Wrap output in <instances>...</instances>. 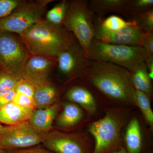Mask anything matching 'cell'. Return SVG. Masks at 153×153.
Here are the masks:
<instances>
[{
  "mask_svg": "<svg viewBox=\"0 0 153 153\" xmlns=\"http://www.w3.org/2000/svg\"><path fill=\"white\" fill-rule=\"evenodd\" d=\"M135 93L137 106L139 108L145 120L152 128H153V112L149 97L146 94L139 91L135 90Z\"/></svg>",
  "mask_w": 153,
  "mask_h": 153,
  "instance_id": "cb8c5ba5",
  "label": "cell"
},
{
  "mask_svg": "<svg viewBox=\"0 0 153 153\" xmlns=\"http://www.w3.org/2000/svg\"><path fill=\"white\" fill-rule=\"evenodd\" d=\"M41 143L54 153H92L89 143L78 134L52 130L41 135Z\"/></svg>",
  "mask_w": 153,
  "mask_h": 153,
  "instance_id": "ba28073f",
  "label": "cell"
},
{
  "mask_svg": "<svg viewBox=\"0 0 153 153\" xmlns=\"http://www.w3.org/2000/svg\"><path fill=\"white\" fill-rule=\"evenodd\" d=\"M57 60L58 72L68 80L83 77L90 60L77 42L62 52Z\"/></svg>",
  "mask_w": 153,
  "mask_h": 153,
  "instance_id": "9c48e42d",
  "label": "cell"
},
{
  "mask_svg": "<svg viewBox=\"0 0 153 153\" xmlns=\"http://www.w3.org/2000/svg\"><path fill=\"white\" fill-rule=\"evenodd\" d=\"M15 90L16 93L25 94L33 98L34 93V85L27 80L21 79L15 88Z\"/></svg>",
  "mask_w": 153,
  "mask_h": 153,
  "instance_id": "83f0119b",
  "label": "cell"
},
{
  "mask_svg": "<svg viewBox=\"0 0 153 153\" xmlns=\"http://www.w3.org/2000/svg\"><path fill=\"white\" fill-rule=\"evenodd\" d=\"M153 0H129L128 16L139 12L148 10L153 8Z\"/></svg>",
  "mask_w": 153,
  "mask_h": 153,
  "instance_id": "484cf974",
  "label": "cell"
},
{
  "mask_svg": "<svg viewBox=\"0 0 153 153\" xmlns=\"http://www.w3.org/2000/svg\"><path fill=\"white\" fill-rule=\"evenodd\" d=\"M24 0H0V19L10 15Z\"/></svg>",
  "mask_w": 153,
  "mask_h": 153,
  "instance_id": "4316f807",
  "label": "cell"
},
{
  "mask_svg": "<svg viewBox=\"0 0 153 153\" xmlns=\"http://www.w3.org/2000/svg\"><path fill=\"white\" fill-rule=\"evenodd\" d=\"M137 27L146 32H153V9L139 12L130 16Z\"/></svg>",
  "mask_w": 153,
  "mask_h": 153,
  "instance_id": "603a6c76",
  "label": "cell"
},
{
  "mask_svg": "<svg viewBox=\"0 0 153 153\" xmlns=\"http://www.w3.org/2000/svg\"><path fill=\"white\" fill-rule=\"evenodd\" d=\"M149 56L141 46L106 44L94 39L88 54L90 60L117 65L130 71Z\"/></svg>",
  "mask_w": 153,
  "mask_h": 153,
  "instance_id": "277c9868",
  "label": "cell"
},
{
  "mask_svg": "<svg viewBox=\"0 0 153 153\" xmlns=\"http://www.w3.org/2000/svg\"><path fill=\"white\" fill-rule=\"evenodd\" d=\"M83 78L110 99L137 106L135 90L127 69L112 63L90 60Z\"/></svg>",
  "mask_w": 153,
  "mask_h": 153,
  "instance_id": "6da1fadb",
  "label": "cell"
},
{
  "mask_svg": "<svg viewBox=\"0 0 153 153\" xmlns=\"http://www.w3.org/2000/svg\"><path fill=\"white\" fill-rule=\"evenodd\" d=\"M150 79H153V55L149 56L145 61Z\"/></svg>",
  "mask_w": 153,
  "mask_h": 153,
  "instance_id": "d6a6232c",
  "label": "cell"
},
{
  "mask_svg": "<svg viewBox=\"0 0 153 153\" xmlns=\"http://www.w3.org/2000/svg\"><path fill=\"white\" fill-rule=\"evenodd\" d=\"M94 14L86 0H71L62 25L74 36L88 56L94 40Z\"/></svg>",
  "mask_w": 153,
  "mask_h": 153,
  "instance_id": "5b68a950",
  "label": "cell"
},
{
  "mask_svg": "<svg viewBox=\"0 0 153 153\" xmlns=\"http://www.w3.org/2000/svg\"><path fill=\"white\" fill-rule=\"evenodd\" d=\"M94 39L106 44L137 46L140 44L145 31L136 26H130L118 31H110L94 21Z\"/></svg>",
  "mask_w": 153,
  "mask_h": 153,
  "instance_id": "8fae6325",
  "label": "cell"
},
{
  "mask_svg": "<svg viewBox=\"0 0 153 153\" xmlns=\"http://www.w3.org/2000/svg\"><path fill=\"white\" fill-rule=\"evenodd\" d=\"M41 136L35 133L28 121L9 126L0 134V149L5 151L30 147L41 143Z\"/></svg>",
  "mask_w": 153,
  "mask_h": 153,
  "instance_id": "30bf717a",
  "label": "cell"
},
{
  "mask_svg": "<svg viewBox=\"0 0 153 153\" xmlns=\"http://www.w3.org/2000/svg\"><path fill=\"white\" fill-rule=\"evenodd\" d=\"M16 94L15 89L0 91V108L12 102Z\"/></svg>",
  "mask_w": 153,
  "mask_h": 153,
  "instance_id": "1f68e13d",
  "label": "cell"
},
{
  "mask_svg": "<svg viewBox=\"0 0 153 153\" xmlns=\"http://www.w3.org/2000/svg\"><path fill=\"white\" fill-rule=\"evenodd\" d=\"M125 143L128 153H140L142 148V137L139 122L134 117L126 130Z\"/></svg>",
  "mask_w": 153,
  "mask_h": 153,
  "instance_id": "ffe728a7",
  "label": "cell"
},
{
  "mask_svg": "<svg viewBox=\"0 0 153 153\" xmlns=\"http://www.w3.org/2000/svg\"><path fill=\"white\" fill-rule=\"evenodd\" d=\"M140 46L146 50L149 56L153 55V32H145Z\"/></svg>",
  "mask_w": 153,
  "mask_h": 153,
  "instance_id": "f1b7e54d",
  "label": "cell"
},
{
  "mask_svg": "<svg viewBox=\"0 0 153 153\" xmlns=\"http://www.w3.org/2000/svg\"><path fill=\"white\" fill-rule=\"evenodd\" d=\"M30 56L57 57L77 42L63 25H55L43 19L19 35Z\"/></svg>",
  "mask_w": 153,
  "mask_h": 153,
  "instance_id": "7a4b0ae2",
  "label": "cell"
},
{
  "mask_svg": "<svg viewBox=\"0 0 153 153\" xmlns=\"http://www.w3.org/2000/svg\"><path fill=\"white\" fill-rule=\"evenodd\" d=\"M30 55L18 34L0 32V69L20 77Z\"/></svg>",
  "mask_w": 153,
  "mask_h": 153,
  "instance_id": "52a82bcc",
  "label": "cell"
},
{
  "mask_svg": "<svg viewBox=\"0 0 153 153\" xmlns=\"http://www.w3.org/2000/svg\"><path fill=\"white\" fill-rule=\"evenodd\" d=\"M130 72L135 90L146 94L150 98L152 91V79L149 76L145 62L139 63Z\"/></svg>",
  "mask_w": 153,
  "mask_h": 153,
  "instance_id": "d6986e66",
  "label": "cell"
},
{
  "mask_svg": "<svg viewBox=\"0 0 153 153\" xmlns=\"http://www.w3.org/2000/svg\"><path fill=\"white\" fill-rule=\"evenodd\" d=\"M0 153H7L6 151L0 149Z\"/></svg>",
  "mask_w": 153,
  "mask_h": 153,
  "instance_id": "d590c367",
  "label": "cell"
},
{
  "mask_svg": "<svg viewBox=\"0 0 153 153\" xmlns=\"http://www.w3.org/2000/svg\"><path fill=\"white\" fill-rule=\"evenodd\" d=\"M111 153H128L127 150L124 147L122 146L120 149H118L117 150Z\"/></svg>",
  "mask_w": 153,
  "mask_h": 153,
  "instance_id": "836d02e7",
  "label": "cell"
},
{
  "mask_svg": "<svg viewBox=\"0 0 153 153\" xmlns=\"http://www.w3.org/2000/svg\"><path fill=\"white\" fill-rule=\"evenodd\" d=\"M126 120L124 111L110 108L107 110L103 117L92 123L89 127L95 140L92 153H111L120 149L121 130Z\"/></svg>",
  "mask_w": 153,
  "mask_h": 153,
  "instance_id": "3957f363",
  "label": "cell"
},
{
  "mask_svg": "<svg viewBox=\"0 0 153 153\" xmlns=\"http://www.w3.org/2000/svg\"><path fill=\"white\" fill-rule=\"evenodd\" d=\"M59 108V103L56 102L44 109H33L27 121L34 132L41 135L51 131Z\"/></svg>",
  "mask_w": 153,
  "mask_h": 153,
  "instance_id": "4fadbf2b",
  "label": "cell"
},
{
  "mask_svg": "<svg viewBox=\"0 0 153 153\" xmlns=\"http://www.w3.org/2000/svg\"><path fill=\"white\" fill-rule=\"evenodd\" d=\"M57 58L42 56H30L20 77L33 85L47 81L49 74L57 66Z\"/></svg>",
  "mask_w": 153,
  "mask_h": 153,
  "instance_id": "7c38bea8",
  "label": "cell"
},
{
  "mask_svg": "<svg viewBox=\"0 0 153 153\" xmlns=\"http://www.w3.org/2000/svg\"><path fill=\"white\" fill-rule=\"evenodd\" d=\"M12 102L19 106L25 107H33L36 108L33 98L22 94L16 92Z\"/></svg>",
  "mask_w": 153,
  "mask_h": 153,
  "instance_id": "f546056e",
  "label": "cell"
},
{
  "mask_svg": "<svg viewBox=\"0 0 153 153\" xmlns=\"http://www.w3.org/2000/svg\"><path fill=\"white\" fill-rule=\"evenodd\" d=\"M35 108L19 106L12 102L0 108V123L14 126L27 121Z\"/></svg>",
  "mask_w": 153,
  "mask_h": 153,
  "instance_id": "5bb4252c",
  "label": "cell"
},
{
  "mask_svg": "<svg viewBox=\"0 0 153 153\" xmlns=\"http://www.w3.org/2000/svg\"><path fill=\"white\" fill-rule=\"evenodd\" d=\"M83 118V112L78 105L66 102L64 105L63 110L57 117L56 124L62 129H69L78 125Z\"/></svg>",
  "mask_w": 153,
  "mask_h": 153,
  "instance_id": "ac0fdd59",
  "label": "cell"
},
{
  "mask_svg": "<svg viewBox=\"0 0 153 153\" xmlns=\"http://www.w3.org/2000/svg\"><path fill=\"white\" fill-rule=\"evenodd\" d=\"M129 2V0H91L88 1V4L94 15L96 14L100 17L110 13L128 16Z\"/></svg>",
  "mask_w": 153,
  "mask_h": 153,
  "instance_id": "e0dca14e",
  "label": "cell"
},
{
  "mask_svg": "<svg viewBox=\"0 0 153 153\" xmlns=\"http://www.w3.org/2000/svg\"><path fill=\"white\" fill-rule=\"evenodd\" d=\"M52 0L25 1L8 16L0 19V32L20 35L43 20Z\"/></svg>",
  "mask_w": 153,
  "mask_h": 153,
  "instance_id": "8992f818",
  "label": "cell"
},
{
  "mask_svg": "<svg viewBox=\"0 0 153 153\" xmlns=\"http://www.w3.org/2000/svg\"><path fill=\"white\" fill-rule=\"evenodd\" d=\"M7 153H54L40 144L30 147L6 151Z\"/></svg>",
  "mask_w": 153,
  "mask_h": 153,
  "instance_id": "4dcf8cb0",
  "label": "cell"
},
{
  "mask_svg": "<svg viewBox=\"0 0 153 153\" xmlns=\"http://www.w3.org/2000/svg\"><path fill=\"white\" fill-rule=\"evenodd\" d=\"M97 19L101 27L108 31H118L129 26H137L133 21H125L121 17L115 15L110 16L104 20L99 18Z\"/></svg>",
  "mask_w": 153,
  "mask_h": 153,
  "instance_id": "7402d4cb",
  "label": "cell"
},
{
  "mask_svg": "<svg viewBox=\"0 0 153 153\" xmlns=\"http://www.w3.org/2000/svg\"><path fill=\"white\" fill-rule=\"evenodd\" d=\"M8 126H4L0 123V134L5 131L8 128Z\"/></svg>",
  "mask_w": 153,
  "mask_h": 153,
  "instance_id": "e575fe53",
  "label": "cell"
},
{
  "mask_svg": "<svg viewBox=\"0 0 153 153\" xmlns=\"http://www.w3.org/2000/svg\"><path fill=\"white\" fill-rule=\"evenodd\" d=\"M68 6L69 1H60L46 13L45 20L53 25H62L63 18L68 10Z\"/></svg>",
  "mask_w": 153,
  "mask_h": 153,
  "instance_id": "44dd1931",
  "label": "cell"
},
{
  "mask_svg": "<svg viewBox=\"0 0 153 153\" xmlns=\"http://www.w3.org/2000/svg\"><path fill=\"white\" fill-rule=\"evenodd\" d=\"M66 99L78 104L89 113H94L97 110L95 97L90 89L82 85H74L69 88L66 94Z\"/></svg>",
  "mask_w": 153,
  "mask_h": 153,
  "instance_id": "9a60e30c",
  "label": "cell"
},
{
  "mask_svg": "<svg viewBox=\"0 0 153 153\" xmlns=\"http://www.w3.org/2000/svg\"><path fill=\"white\" fill-rule=\"evenodd\" d=\"M2 71L1 70V69H0V73H1V72Z\"/></svg>",
  "mask_w": 153,
  "mask_h": 153,
  "instance_id": "8d00e7d4",
  "label": "cell"
},
{
  "mask_svg": "<svg viewBox=\"0 0 153 153\" xmlns=\"http://www.w3.org/2000/svg\"><path fill=\"white\" fill-rule=\"evenodd\" d=\"M20 77L2 71L0 73V91L15 89Z\"/></svg>",
  "mask_w": 153,
  "mask_h": 153,
  "instance_id": "d4e9b609",
  "label": "cell"
},
{
  "mask_svg": "<svg viewBox=\"0 0 153 153\" xmlns=\"http://www.w3.org/2000/svg\"><path fill=\"white\" fill-rule=\"evenodd\" d=\"M34 85L33 100L36 108L44 109L56 102L58 95V90L48 80Z\"/></svg>",
  "mask_w": 153,
  "mask_h": 153,
  "instance_id": "2e32d148",
  "label": "cell"
}]
</instances>
